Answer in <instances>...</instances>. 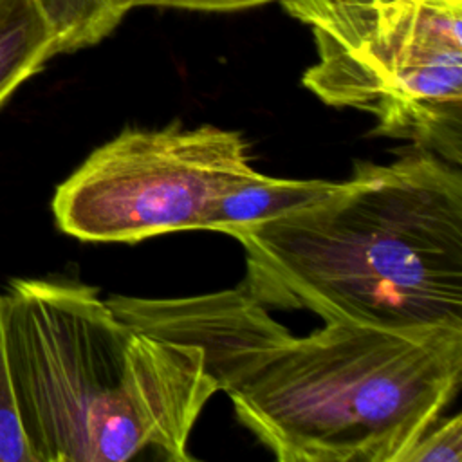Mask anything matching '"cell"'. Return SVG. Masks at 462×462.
Here are the masks:
<instances>
[{"instance_id":"cell-5","label":"cell","mask_w":462,"mask_h":462,"mask_svg":"<svg viewBox=\"0 0 462 462\" xmlns=\"http://www.w3.org/2000/svg\"><path fill=\"white\" fill-rule=\"evenodd\" d=\"M260 175L235 130H125L56 188L52 213L63 233L87 242L204 231L218 200Z\"/></svg>"},{"instance_id":"cell-2","label":"cell","mask_w":462,"mask_h":462,"mask_svg":"<svg viewBox=\"0 0 462 462\" xmlns=\"http://www.w3.org/2000/svg\"><path fill=\"white\" fill-rule=\"evenodd\" d=\"M229 236L245 251L242 285L265 309L462 328V173L435 153L357 162L325 197Z\"/></svg>"},{"instance_id":"cell-6","label":"cell","mask_w":462,"mask_h":462,"mask_svg":"<svg viewBox=\"0 0 462 462\" xmlns=\"http://www.w3.org/2000/svg\"><path fill=\"white\" fill-rule=\"evenodd\" d=\"M336 186L337 182L321 179L296 180L262 173L258 179L226 193L213 208L204 231L229 235L233 229L271 220L307 206L330 193Z\"/></svg>"},{"instance_id":"cell-3","label":"cell","mask_w":462,"mask_h":462,"mask_svg":"<svg viewBox=\"0 0 462 462\" xmlns=\"http://www.w3.org/2000/svg\"><path fill=\"white\" fill-rule=\"evenodd\" d=\"M2 296L34 462L193 458L191 430L218 392L199 346L132 325L83 283L14 278Z\"/></svg>"},{"instance_id":"cell-9","label":"cell","mask_w":462,"mask_h":462,"mask_svg":"<svg viewBox=\"0 0 462 462\" xmlns=\"http://www.w3.org/2000/svg\"><path fill=\"white\" fill-rule=\"evenodd\" d=\"M0 462H34V455L29 448L11 365L5 343V327H4V296L0 291Z\"/></svg>"},{"instance_id":"cell-4","label":"cell","mask_w":462,"mask_h":462,"mask_svg":"<svg viewBox=\"0 0 462 462\" xmlns=\"http://www.w3.org/2000/svg\"><path fill=\"white\" fill-rule=\"evenodd\" d=\"M309 25L303 87L375 116V135L462 161V0H280Z\"/></svg>"},{"instance_id":"cell-8","label":"cell","mask_w":462,"mask_h":462,"mask_svg":"<svg viewBox=\"0 0 462 462\" xmlns=\"http://www.w3.org/2000/svg\"><path fill=\"white\" fill-rule=\"evenodd\" d=\"M56 38V52L90 47L110 34L126 13L121 0H34Z\"/></svg>"},{"instance_id":"cell-10","label":"cell","mask_w":462,"mask_h":462,"mask_svg":"<svg viewBox=\"0 0 462 462\" xmlns=\"http://www.w3.org/2000/svg\"><path fill=\"white\" fill-rule=\"evenodd\" d=\"M462 417L437 420L404 455L402 462H460Z\"/></svg>"},{"instance_id":"cell-1","label":"cell","mask_w":462,"mask_h":462,"mask_svg":"<svg viewBox=\"0 0 462 462\" xmlns=\"http://www.w3.org/2000/svg\"><path fill=\"white\" fill-rule=\"evenodd\" d=\"M106 301L146 332L199 346L238 420L280 462H402L460 386L462 328L330 321L296 337L244 285Z\"/></svg>"},{"instance_id":"cell-11","label":"cell","mask_w":462,"mask_h":462,"mask_svg":"<svg viewBox=\"0 0 462 462\" xmlns=\"http://www.w3.org/2000/svg\"><path fill=\"white\" fill-rule=\"evenodd\" d=\"M126 11L143 5H157V7H177V9H189V11H240L251 9L258 5H265L271 2L280 0H121Z\"/></svg>"},{"instance_id":"cell-7","label":"cell","mask_w":462,"mask_h":462,"mask_svg":"<svg viewBox=\"0 0 462 462\" xmlns=\"http://www.w3.org/2000/svg\"><path fill=\"white\" fill-rule=\"evenodd\" d=\"M56 54L54 32L34 0H0V106Z\"/></svg>"}]
</instances>
